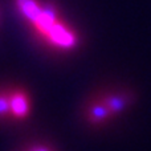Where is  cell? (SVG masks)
I'll use <instances>...</instances> for the list:
<instances>
[{
	"instance_id": "1",
	"label": "cell",
	"mask_w": 151,
	"mask_h": 151,
	"mask_svg": "<svg viewBox=\"0 0 151 151\" xmlns=\"http://www.w3.org/2000/svg\"><path fill=\"white\" fill-rule=\"evenodd\" d=\"M44 40L49 45L58 49H73L78 42V37L70 27H68L63 20H58L52 27Z\"/></svg>"
},
{
	"instance_id": "2",
	"label": "cell",
	"mask_w": 151,
	"mask_h": 151,
	"mask_svg": "<svg viewBox=\"0 0 151 151\" xmlns=\"http://www.w3.org/2000/svg\"><path fill=\"white\" fill-rule=\"evenodd\" d=\"M58 20H61V19L58 17L55 8L49 7V5H42L39 15L31 21V25L33 27V29L37 32V35H40V36L44 39L48 35V32L52 29V27L55 25Z\"/></svg>"
},
{
	"instance_id": "3",
	"label": "cell",
	"mask_w": 151,
	"mask_h": 151,
	"mask_svg": "<svg viewBox=\"0 0 151 151\" xmlns=\"http://www.w3.org/2000/svg\"><path fill=\"white\" fill-rule=\"evenodd\" d=\"M9 107L11 115L15 119H24L31 111V101L28 94L21 89L9 91Z\"/></svg>"
},
{
	"instance_id": "4",
	"label": "cell",
	"mask_w": 151,
	"mask_h": 151,
	"mask_svg": "<svg viewBox=\"0 0 151 151\" xmlns=\"http://www.w3.org/2000/svg\"><path fill=\"white\" fill-rule=\"evenodd\" d=\"M16 5L27 21L31 23L41 11L42 4L39 0H16Z\"/></svg>"
},
{
	"instance_id": "5",
	"label": "cell",
	"mask_w": 151,
	"mask_h": 151,
	"mask_svg": "<svg viewBox=\"0 0 151 151\" xmlns=\"http://www.w3.org/2000/svg\"><path fill=\"white\" fill-rule=\"evenodd\" d=\"M110 114H111V111L105 106L104 102H101V105H94V106L90 109V119L96 121V122L105 121Z\"/></svg>"
},
{
	"instance_id": "6",
	"label": "cell",
	"mask_w": 151,
	"mask_h": 151,
	"mask_svg": "<svg viewBox=\"0 0 151 151\" xmlns=\"http://www.w3.org/2000/svg\"><path fill=\"white\" fill-rule=\"evenodd\" d=\"M11 115L9 93H0V118Z\"/></svg>"
},
{
	"instance_id": "7",
	"label": "cell",
	"mask_w": 151,
	"mask_h": 151,
	"mask_svg": "<svg viewBox=\"0 0 151 151\" xmlns=\"http://www.w3.org/2000/svg\"><path fill=\"white\" fill-rule=\"evenodd\" d=\"M28 151H52V150H49L48 147H44V146H36V147H32Z\"/></svg>"
}]
</instances>
